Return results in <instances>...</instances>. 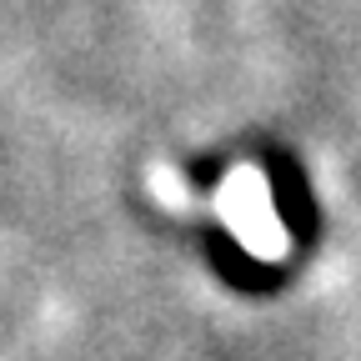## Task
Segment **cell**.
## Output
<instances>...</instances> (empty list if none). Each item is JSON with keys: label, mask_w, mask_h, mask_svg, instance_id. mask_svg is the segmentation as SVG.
Wrapping results in <instances>:
<instances>
[{"label": "cell", "mask_w": 361, "mask_h": 361, "mask_svg": "<svg viewBox=\"0 0 361 361\" xmlns=\"http://www.w3.org/2000/svg\"><path fill=\"white\" fill-rule=\"evenodd\" d=\"M151 186H156V196H161L171 211H191V201H196V196L186 191V180H180L171 166H156V171H151Z\"/></svg>", "instance_id": "obj_2"}, {"label": "cell", "mask_w": 361, "mask_h": 361, "mask_svg": "<svg viewBox=\"0 0 361 361\" xmlns=\"http://www.w3.org/2000/svg\"><path fill=\"white\" fill-rule=\"evenodd\" d=\"M211 211L226 221V231L241 241V251H251L256 261H281L291 251V231L276 216V201H271V186L256 166H236L226 171V180L211 196Z\"/></svg>", "instance_id": "obj_1"}]
</instances>
